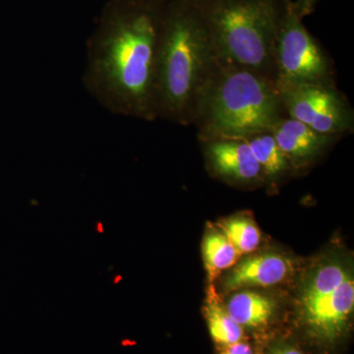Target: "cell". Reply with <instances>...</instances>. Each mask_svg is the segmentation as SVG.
<instances>
[{"instance_id": "3957f363", "label": "cell", "mask_w": 354, "mask_h": 354, "mask_svg": "<svg viewBox=\"0 0 354 354\" xmlns=\"http://www.w3.org/2000/svg\"><path fill=\"white\" fill-rule=\"evenodd\" d=\"M285 116L274 82L218 60L198 97L192 124L199 139H246L270 131Z\"/></svg>"}, {"instance_id": "2e32d148", "label": "cell", "mask_w": 354, "mask_h": 354, "mask_svg": "<svg viewBox=\"0 0 354 354\" xmlns=\"http://www.w3.org/2000/svg\"><path fill=\"white\" fill-rule=\"evenodd\" d=\"M209 334L218 344H230L241 342L243 330L216 300H209L206 306Z\"/></svg>"}, {"instance_id": "30bf717a", "label": "cell", "mask_w": 354, "mask_h": 354, "mask_svg": "<svg viewBox=\"0 0 354 354\" xmlns=\"http://www.w3.org/2000/svg\"><path fill=\"white\" fill-rule=\"evenodd\" d=\"M292 269L291 261L281 254H257L237 262L223 279V285L228 291L268 288L285 281Z\"/></svg>"}, {"instance_id": "7a4b0ae2", "label": "cell", "mask_w": 354, "mask_h": 354, "mask_svg": "<svg viewBox=\"0 0 354 354\" xmlns=\"http://www.w3.org/2000/svg\"><path fill=\"white\" fill-rule=\"evenodd\" d=\"M216 64L201 6L190 0H169L158 50V120L192 124L198 97Z\"/></svg>"}, {"instance_id": "ba28073f", "label": "cell", "mask_w": 354, "mask_h": 354, "mask_svg": "<svg viewBox=\"0 0 354 354\" xmlns=\"http://www.w3.org/2000/svg\"><path fill=\"white\" fill-rule=\"evenodd\" d=\"M271 131L293 171L309 167L342 139L341 136L314 131L288 115L279 120Z\"/></svg>"}, {"instance_id": "9a60e30c", "label": "cell", "mask_w": 354, "mask_h": 354, "mask_svg": "<svg viewBox=\"0 0 354 354\" xmlns=\"http://www.w3.org/2000/svg\"><path fill=\"white\" fill-rule=\"evenodd\" d=\"M351 276L348 270L339 263H328L321 266L310 276L302 290L300 301L329 292Z\"/></svg>"}, {"instance_id": "ffe728a7", "label": "cell", "mask_w": 354, "mask_h": 354, "mask_svg": "<svg viewBox=\"0 0 354 354\" xmlns=\"http://www.w3.org/2000/svg\"><path fill=\"white\" fill-rule=\"evenodd\" d=\"M190 1L196 2L198 4H202L204 3L206 0H190Z\"/></svg>"}, {"instance_id": "5b68a950", "label": "cell", "mask_w": 354, "mask_h": 354, "mask_svg": "<svg viewBox=\"0 0 354 354\" xmlns=\"http://www.w3.org/2000/svg\"><path fill=\"white\" fill-rule=\"evenodd\" d=\"M276 86L335 83L333 60L304 27L293 4H286L274 48Z\"/></svg>"}, {"instance_id": "8992f818", "label": "cell", "mask_w": 354, "mask_h": 354, "mask_svg": "<svg viewBox=\"0 0 354 354\" xmlns=\"http://www.w3.org/2000/svg\"><path fill=\"white\" fill-rule=\"evenodd\" d=\"M286 115L314 131L344 137L354 130V111L337 85L277 86Z\"/></svg>"}, {"instance_id": "6da1fadb", "label": "cell", "mask_w": 354, "mask_h": 354, "mask_svg": "<svg viewBox=\"0 0 354 354\" xmlns=\"http://www.w3.org/2000/svg\"><path fill=\"white\" fill-rule=\"evenodd\" d=\"M169 0H109L87 41L84 87L116 115L158 120L162 18Z\"/></svg>"}, {"instance_id": "7c38bea8", "label": "cell", "mask_w": 354, "mask_h": 354, "mask_svg": "<svg viewBox=\"0 0 354 354\" xmlns=\"http://www.w3.org/2000/svg\"><path fill=\"white\" fill-rule=\"evenodd\" d=\"M276 310L272 298L254 291L235 293L227 302L228 315L241 327H260L269 322Z\"/></svg>"}, {"instance_id": "5bb4252c", "label": "cell", "mask_w": 354, "mask_h": 354, "mask_svg": "<svg viewBox=\"0 0 354 354\" xmlns=\"http://www.w3.org/2000/svg\"><path fill=\"white\" fill-rule=\"evenodd\" d=\"M220 230L241 255L252 253L259 246V228L248 216H236L221 221Z\"/></svg>"}, {"instance_id": "4fadbf2b", "label": "cell", "mask_w": 354, "mask_h": 354, "mask_svg": "<svg viewBox=\"0 0 354 354\" xmlns=\"http://www.w3.org/2000/svg\"><path fill=\"white\" fill-rule=\"evenodd\" d=\"M202 251L205 268L211 281L221 272L234 267L241 256L220 230H211L205 235Z\"/></svg>"}, {"instance_id": "d6986e66", "label": "cell", "mask_w": 354, "mask_h": 354, "mask_svg": "<svg viewBox=\"0 0 354 354\" xmlns=\"http://www.w3.org/2000/svg\"><path fill=\"white\" fill-rule=\"evenodd\" d=\"M270 354H304L297 351V348H290V346H283L274 349Z\"/></svg>"}, {"instance_id": "e0dca14e", "label": "cell", "mask_w": 354, "mask_h": 354, "mask_svg": "<svg viewBox=\"0 0 354 354\" xmlns=\"http://www.w3.org/2000/svg\"><path fill=\"white\" fill-rule=\"evenodd\" d=\"M221 354H253V353L252 349L248 344L239 342L230 344L228 348Z\"/></svg>"}, {"instance_id": "8fae6325", "label": "cell", "mask_w": 354, "mask_h": 354, "mask_svg": "<svg viewBox=\"0 0 354 354\" xmlns=\"http://www.w3.org/2000/svg\"><path fill=\"white\" fill-rule=\"evenodd\" d=\"M245 140L260 165L263 181L272 185L293 171L290 160L279 149L271 130L257 133Z\"/></svg>"}, {"instance_id": "277c9868", "label": "cell", "mask_w": 354, "mask_h": 354, "mask_svg": "<svg viewBox=\"0 0 354 354\" xmlns=\"http://www.w3.org/2000/svg\"><path fill=\"white\" fill-rule=\"evenodd\" d=\"M199 6L218 62L274 82V48L285 8L274 0H206Z\"/></svg>"}, {"instance_id": "ac0fdd59", "label": "cell", "mask_w": 354, "mask_h": 354, "mask_svg": "<svg viewBox=\"0 0 354 354\" xmlns=\"http://www.w3.org/2000/svg\"><path fill=\"white\" fill-rule=\"evenodd\" d=\"M318 0H298L297 6H295L297 9V12L299 15L304 16L307 15L313 10L315 4Z\"/></svg>"}, {"instance_id": "52a82bcc", "label": "cell", "mask_w": 354, "mask_h": 354, "mask_svg": "<svg viewBox=\"0 0 354 354\" xmlns=\"http://www.w3.org/2000/svg\"><path fill=\"white\" fill-rule=\"evenodd\" d=\"M209 171L216 177L239 185L263 183L257 160L245 139H199Z\"/></svg>"}, {"instance_id": "9c48e42d", "label": "cell", "mask_w": 354, "mask_h": 354, "mask_svg": "<svg viewBox=\"0 0 354 354\" xmlns=\"http://www.w3.org/2000/svg\"><path fill=\"white\" fill-rule=\"evenodd\" d=\"M353 306L354 281L351 276L335 290L301 301L305 320L311 329L330 339L341 334Z\"/></svg>"}]
</instances>
